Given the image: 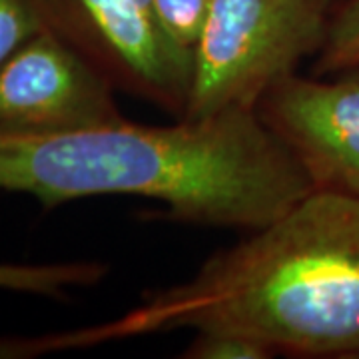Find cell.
<instances>
[{
	"label": "cell",
	"mask_w": 359,
	"mask_h": 359,
	"mask_svg": "<svg viewBox=\"0 0 359 359\" xmlns=\"http://www.w3.org/2000/svg\"><path fill=\"white\" fill-rule=\"evenodd\" d=\"M313 190L256 110L0 134V192L30 196L44 210L94 196H138L162 202L176 222L254 231Z\"/></svg>",
	"instance_id": "obj_1"
},
{
	"label": "cell",
	"mask_w": 359,
	"mask_h": 359,
	"mask_svg": "<svg viewBox=\"0 0 359 359\" xmlns=\"http://www.w3.org/2000/svg\"><path fill=\"white\" fill-rule=\"evenodd\" d=\"M174 330H231L278 355L359 358L358 198L313 190L208 257L192 280L80 335L92 347Z\"/></svg>",
	"instance_id": "obj_2"
},
{
	"label": "cell",
	"mask_w": 359,
	"mask_h": 359,
	"mask_svg": "<svg viewBox=\"0 0 359 359\" xmlns=\"http://www.w3.org/2000/svg\"><path fill=\"white\" fill-rule=\"evenodd\" d=\"M337 0H214L192 52L184 118L256 110L327 39Z\"/></svg>",
	"instance_id": "obj_3"
},
{
	"label": "cell",
	"mask_w": 359,
	"mask_h": 359,
	"mask_svg": "<svg viewBox=\"0 0 359 359\" xmlns=\"http://www.w3.org/2000/svg\"><path fill=\"white\" fill-rule=\"evenodd\" d=\"M46 28L76 48L116 92L184 118L192 52L162 26L154 0H40Z\"/></svg>",
	"instance_id": "obj_4"
},
{
	"label": "cell",
	"mask_w": 359,
	"mask_h": 359,
	"mask_svg": "<svg viewBox=\"0 0 359 359\" xmlns=\"http://www.w3.org/2000/svg\"><path fill=\"white\" fill-rule=\"evenodd\" d=\"M122 118L114 86L48 28L0 65V134H62Z\"/></svg>",
	"instance_id": "obj_5"
},
{
	"label": "cell",
	"mask_w": 359,
	"mask_h": 359,
	"mask_svg": "<svg viewBox=\"0 0 359 359\" xmlns=\"http://www.w3.org/2000/svg\"><path fill=\"white\" fill-rule=\"evenodd\" d=\"M325 76L285 78L256 114L316 190L359 200V65Z\"/></svg>",
	"instance_id": "obj_6"
},
{
	"label": "cell",
	"mask_w": 359,
	"mask_h": 359,
	"mask_svg": "<svg viewBox=\"0 0 359 359\" xmlns=\"http://www.w3.org/2000/svg\"><path fill=\"white\" fill-rule=\"evenodd\" d=\"M108 273L100 262L0 264V292L66 299L70 290L92 287Z\"/></svg>",
	"instance_id": "obj_7"
},
{
	"label": "cell",
	"mask_w": 359,
	"mask_h": 359,
	"mask_svg": "<svg viewBox=\"0 0 359 359\" xmlns=\"http://www.w3.org/2000/svg\"><path fill=\"white\" fill-rule=\"evenodd\" d=\"M359 65V0H344L335 8L327 39L313 62L316 76Z\"/></svg>",
	"instance_id": "obj_8"
},
{
	"label": "cell",
	"mask_w": 359,
	"mask_h": 359,
	"mask_svg": "<svg viewBox=\"0 0 359 359\" xmlns=\"http://www.w3.org/2000/svg\"><path fill=\"white\" fill-rule=\"evenodd\" d=\"M276 349L252 335L231 330H198L180 358L184 359H271Z\"/></svg>",
	"instance_id": "obj_9"
},
{
	"label": "cell",
	"mask_w": 359,
	"mask_h": 359,
	"mask_svg": "<svg viewBox=\"0 0 359 359\" xmlns=\"http://www.w3.org/2000/svg\"><path fill=\"white\" fill-rule=\"evenodd\" d=\"M42 30L46 20L40 0H0V65Z\"/></svg>",
	"instance_id": "obj_10"
},
{
	"label": "cell",
	"mask_w": 359,
	"mask_h": 359,
	"mask_svg": "<svg viewBox=\"0 0 359 359\" xmlns=\"http://www.w3.org/2000/svg\"><path fill=\"white\" fill-rule=\"evenodd\" d=\"M214 0H154L166 32L182 48L194 52Z\"/></svg>",
	"instance_id": "obj_11"
}]
</instances>
